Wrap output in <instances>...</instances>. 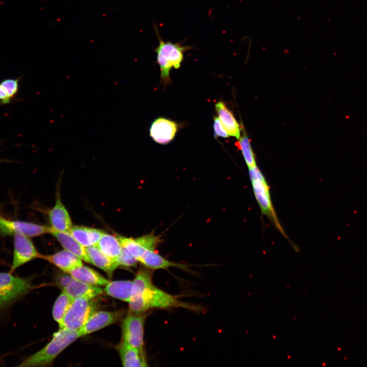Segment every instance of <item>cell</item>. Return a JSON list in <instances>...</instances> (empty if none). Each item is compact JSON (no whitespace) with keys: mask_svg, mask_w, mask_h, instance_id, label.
Instances as JSON below:
<instances>
[{"mask_svg":"<svg viewBox=\"0 0 367 367\" xmlns=\"http://www.w3.org/2000/svg\"><path fill=\"white\" fill-rule=\"evenodd\" d=\"M146 317L143 313L130 312L124 318L122 324V341L140 350H143Z\"/></svg>","mask_w":367,"mask_h":367,"instance_id":"52a82bcc","label":"cell"},{"mask_svg":"<svg viewBox=\"0 0 367 367\" xmlns=\"http://www.w3.org/2000/svg\"><path fill=\"white\" fill-rule=\"evenodd\" d=\"M14 250L10 272L13 273L23 265L37 258L41 257L29 237L21 234H14Z\"/></svg>","mask_w":367,"mask_h":367,"instance_id":"ba28073f","label":"cell"},{"mask_svg":"<svg viewBox=\"0 0 367 367\" xmlns=\"http://www.w3.org/2000/svg\"><path fill=\"white\" fill-rule=\"evenodd\" d=\"M81 337L78 330L60 329L43 348L25 358L20 366L35 367L50 365L57 356L69 345Z\"/></svg>","mask_w":367,"mask_h":367,"instance_id":"7a4b0ae2","label":"cell"},{"mask_svg":"<svg viewBox=\"0 0 367 367\" xmlns=\"http://www.w3.org/2000/svg\"><path fill=\"white\" fill-rule=\"evenodd\" d=\"M121 311L99 310L93 312L86 323L78 330L81 337L92 333L117 322Z\"/></svg>","mask_w":367,"mask_h":367,"instance_id":"7c38bea8","label":"cell"},{"mask_svg":"<svg viewBox=\"0 0 367 367\" xmlns=\"http://www.w3.org/2000/svg\"><path fill=\"white\" fill-rule=\"evenodd\" d=\"M154 26L159 40V44L154 51L161 71L160 81L164 86H166L171 83L170 73L171 69H178L180 67L184 53L193 47L190 45H182V42L173 43L169 41H165L161 38L156 24Z\"/></svg>","mask_w":367,"mask_h":367,"instance_id":"3957f363","label":"cell"},{"mask_svg":"<svg viewBox=\"0 0 367 367\" xmlns=\"http://www.w3.org/2000/svg\"><path fill=\"white\" fill-rule=\"evenodd\" d=\"M138 261L150 269H166L176 267L183 270L187 269V265L170 261L154 251H149L141 257Z\"/></svg>","mask_w":367,"mask_h":367,"instance_id":"44dd1931","label":"cell"},{"mask_svg":"<svg viewBox=\"0 0 367 367\" xmlns=\"http://www.w3.org/2000/svg\"><path fill=\"white\" fill-rule=\"evenodd\" d=\"M213 128L215 138H217L219 137L224 138L229 137V135L224 128L217 116L214 117V118Z\"/></svg>","mask_w":367,"mask_h":367,"instance_id":"f1b7e54d","label":"cell"},{"mask_svg":"<svg viewBox=\"0 0 367 367\" xmlns=\"http://www.w3.org/2000/svg\"><path fill=\"white\" fill-rule=\"evenodd\" d=\"M66 250L91 263L85 247L80 244L69 232H58L52 230L51 233Z\"/></svg>","mask_w":367,"mask_h":367,"instance_id":"e0dca14e","label":"cell"},{"mask_svg":"<svg viewBox=\"0 0 367 367\" xmlns=\"http://www.w3.org/2000/svg\"><path fill=\"white\" fill-rule=\"evenodd\" d=\"M41 258L48 261L66 273L83 265L80 257L66 250L51 255H42Z\"/></svg>","mask_w":367,"mask_h":367,"instance_id":"5bb4252c","label":"cell"},{"mask_svg":"<svg viewBox=\"0 0 367 367\" xmlns=\"http://www.w3.org/2000/svg\"><path fill=\"white\" fill-rule=\"evenodd\" d=\"M130 312L144 313L152 308L182 307L196 309L195 306L179 301L177 298L159 289L150 281L145 286L133 290L129 302Z\"/></svg>","mask_w":367,"mask_h":367,"instance_id":"6da1fadb","label":"cell"},{"mask_svg":"<svg viewBox=\"0 0 367 367\" xmlns=\"http://www.w3.org/2000/svg\"><path fill=\"white\" fill-rule=\"evenodd\" d=\"M133 280L109 281L104 288L106 293L116 299L128 302L132 294Z\"/></svg>","mask_w":367,"mask_h":367,"instance_id":"603a6c76","label":"cell"},{"mask_svg":"<svg viewBox=\"0 0 367 367\" xmlns=\"http://www.w3.org/2000/svg\"><path fill=\"white\" fill-rule=\"evenodd\" d=\"M179 124L171 119L159 117L151 123L149 136L156 143L165 145L171 142L175 138Z\"/></svg>","mask_w":367,"mask_h":367,"instance_id":"8fae6325","label":"cell"},{"mask_svg":"<svg viewBox=\"0 0 367 367\" xmlns=\"http://www.w3.org/2000/svg\"><path fill=\"white\" fill-rule=\"evenodd\" d=\"M215 109L221 124L229 136L239 139L241 136V128L232 112L222 101H219L215 104Z\"/></svg>","mask_w":367,"mask_h":367,"instance_id":"9a60e30c","label":"cell"},{"mask_svg":"<svg viewBox=\"0 0 367 367\" xmlns=\"http://www.w3.org/2000/svg\"><path fill=\"white\" fill-rule=\"evenodd\" d=\"M19 81V78H6L0 83L11 100L14 98L18 93Z\"/></svg>","mask_w":367,"mask_h":367,"instance_id":"4316f807","label":"cell"},{"mask_svg":"<svg viewBox=\"0 0 367 367\" xmlns=\"http://www.w3.org/2000/svg\"><path fill=\"white\" fill-rule=\"evenodd\" d=\"M96 246L103 254L115 260L123 248L119 238L104 233L101 236Z\"/></svg>","mask_w":367,"mask_h":367,"instance_id":"cb8c5ba5","label":"cell"},{"mask_svg":"<svg viewBox=\"0 0 367 367\" xmlns=\"http://www.w3.org/2000/svg\"><path fill=\"white\" fill-rule=\"evenodd\" d=\"M34 288L30 278L0 272V311L8 308Z\"/></svg>","mask_w":367,"mask_h":367,"instance_id":"5b68a950","label":"cell"},{"mask_svg":"<svg viewBox=\"0 0 367 367\" xmlns=\"http://www.w3.org/2000/svg\"><path fill=\"white\" fill-rule=\"evenodd\" d=\"M86 250L91 263L109 275L119 266L115 260L103 254L96 246L86 247Z\"/></svg>","mask_w":367,"mask_h":367,"instance_id":"7402d4cb","label":"cell"},{"mask_svg":"<svg viewBox=\"0 0 367 367\" xmlns=\"http://www.w3.org/2000/svg\"><path fill=\"white\" fill-rule=\"evenodd\" d=\"M69 232L85 247L96 246L103 233L97 229L82 226H72Z\"/></svg>","mask_w":367,"mask_h":367,"instance_id":"d6986e66","label":"cell"},{"mask_svg":"<svg viewBox=\"0 0 367 367\" xmlns=\"http://www.w3.org/2000/svg\"><path fill=\"white\" fill-rule=\"evenodd\" d=\"M73 278L69 274L63 275L60 276L58 279V283L60 286L63 289Z\"/></svg>","mask_w":367,"mask_h":367,"instance_id":"f546056e","label":"cell"},{"mask_svg":"<svg viewBox=\"0 0 367 367\" xmlns=\"http://www.w3.org/2000/svg\"><path fill=\"white\" fill-rule=\"evenodd\" d=\"M68 274L78 281L93 286H106L110 281L95 270L83 265L71 270Z\"/></svg>","mask_w":367,"mask_h":367,"instance_id":"ac0fdd59","label":"cell"},{"mask_svg":"<svg viewBox=\"0 0 367 367\" xmlns=\"http://www.w3.org/2000/svg\"><path fill=\"white\" fill-rule=\"evenodd\" d=\"M248 170L253 193L261 213L269 219L283 237L289 240L275 213L271 198L270 187L264 174L257 165L249 167Z\"/></svg>","mask_w":367,"mask_h":367,"instance_id":"277c9868","label":"cell"},{"mask_svg":"<svg viewBox=\"0 0 367 367\" xmlns=\"http://www.w3.org/2000/svg\"><path fill=\"white\" fill-rule=\"evenodd\" d=\"M237 142L238 147L241 150L245 163L248 168L256 165L255 158L252 149L250 141L244 129H242V135Z\"/></svg>","mask_w":367,"mask_h":367,"instance_id":"484cf974","label":"cell"},{"mask_svg":"<svg viewBox=\"0 0 367 367\" xmlns=\"http://www.w3.org/2000/svg\"><path fill=\"white\" fill-rule=\"evenodd\" d=\"M62 291L73 299L83 296L94 298L103 292L102 289L100 287L89 285L74 278L71 280Z\"/></svg>","mask_w":367,"mask_h":367,"instance_id":"ffe728a7","label":"cell"},{"mask_svg":"<svg viewBox=\"0 0 367 367\" xmlns=\"http://www.w3.org/2000/svg\"><path fill=\"white\" fill-rule=\"evenodd\" d=\"M122 247L135 257L138 261L147 252L154 251L162 242L160 237L150 232L133 238L119 237Z\"/></svg>","mask_w":367,"mask_h":367,"instance_id":"30bf717a","label":"cell"},{"mask_svg":"<svg viewBox=\"0 0 367 367\" xmlns=\"http://www.w3.org/2000/svg\"><path fill=\"white\" fill-rule=\"evenodd\" d=\"M94 298L83 296L74 299L66 312L60 329L79 330L94 312Z\"/></svg>","mask_w":367,"mask_h":367,"instance_id":"8992f818","label":"cell"},{"mask_svg":"<svg viewBox=\"0 0 367 367\" xmlns=\"http://www.w3.org/2000/svg\"><path fill=\"white\" fill-rule=\"evenodd\" d=\"M11 100L7 94L4 88L0 84V103L1 104H8L10 102Z\"/></svg>","mask_w":367,"mask_h":367,"instance_id":"4dcf8cb0","label":"cell"},{"mask_svg":"<svg viewBox=\"0 0 367 367\" xmlns=\"http://www.w3.org/2000/svg\"><path fill=\"white\" fill-rule=\"evenodd\" d=\"M118 265L128 267H134L136 266L138 260L129 253L125 249H122L116 259Z\"/></svg>","mask_w":367,"mask_h":367,"instance_id":"83f0119b","label":"cell"},{"mask_svg":"<svg viewBox=\"0 0 367 367\" xmlns=\"http://www.w3.org/2000/svg\"><path fill=\"white\" fill-rule=\"evenodd\" d=\"M48 217L52 230L69 232L72 227L71 220L59 195L54 206L49 212Z\"/></svg>","mask_w":367,"mask_h":367,"instance_id":"4fadbf2b","label":"cell"},{"mask_svg":"<svg viewBox=\"0 0 367 367\" xmlns=\"http://www.w3.org/2000/svg\"><path fill=\"white\" fill-rule=\"evenodd\" d=\"M73 299L63 291L56 299L53 308L54 319L60 324Z\"/></svg>","mask_w":367,"mask_h":367,"instance_id":"d4e9b609","label":"cell"},{"mask_svg":"<svg viewBox=\"0 0 367 367\" xmlns=\"http://www.w3.org/2000/svg\"><path fill=\"white\" fill-rule=\"evenodd\" d=\"M118 351L123 366H146L147 362L143 350L135 348L122 340Z\"/></svg>","mask_w":367,"mask_h":367,"instance_id":"2e32d148","label":"cell"},{"mask_svg":"<svg viewBox=\"0 0 367 367\" xmlns=\"http://www.w3.org/2000/svg\"><path fill=\"white\" fill-rule=\"evenodd\" d=\"M51 227L24 221L10 220L0 216V234L3 235L21 234L29 238L35 237L51 233Z\"/></svg>","mask_w":367,"mask_h":367,"instance_id":"9c48e42d","label":"cell"}]
</instances>
